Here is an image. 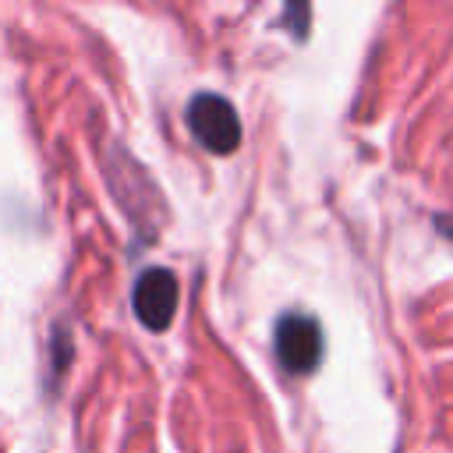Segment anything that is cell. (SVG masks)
Here are the masks:
<instances>
[{"mask_svg":"<svg viewBox=\"0 0 453 453\" xmlns=\"http://www.w3.org/2000/svg\"><path fill=\"white\" fill-rule=\"evenodd\" d=\"M188 127L191 134L209 149V152H234L241 145V120H237V110L216 96V92H198L191 103H188Z\"/></svg>","mask_w":453,"mask_h":453,"instance_id":"6da1fadb","label":"cell"},{"mask_svg":"<svg viewBox=\"0 0 453 453\" xmlns=\"http://www.w3.org/2000/svg\"><path fill=\"white\" fill-rule=\"evenodd\" d=\"M177 297H180V287H177V276L163 265H152L145 269L138 280H134V290H131V308L138 315V322L152 333H163L170 322H173V311H177Z\"/></svg>","mask_w":453,"mask_h":453,"instance_id":"7a4b0ae2","label":"cell"},{"mask_svg":"<svg viewBox=\"0 0 453 453\" xmlns=\"http://www.w3.org/2000/svg\"><path fill=\"white\" fill-rule=\"evenodd\" d=\"M276 357L287 372L308 375L322 361V329L311 315L290 311L276 322Z\"/></svg>","mask_w":453,"mask_h":453,"instance_id":"3957f363","label":"cell"}]
</instances>
